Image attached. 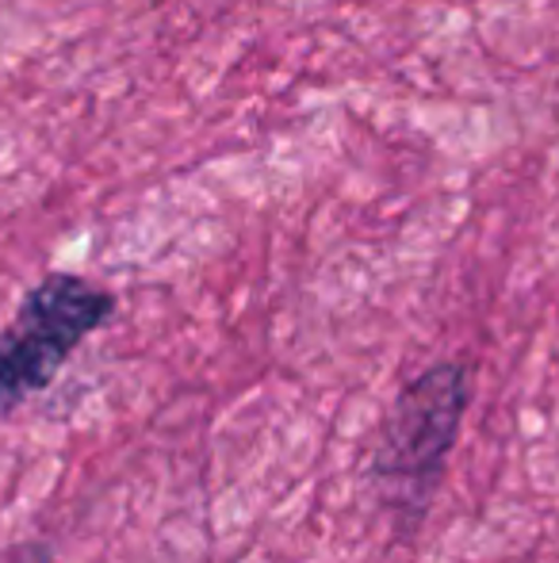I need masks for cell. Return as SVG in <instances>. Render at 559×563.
<instances>
[{
  "mask_svg": "<svg viewBox=\"0 0 559 563\" xmlns=\"http://www.w3.org/2000/svg\"><path fill=\"white\" fill-rule=\"evenodd\" d=\"M112 311L115 299L81 276L54 273L35 284L12 327L0 330V415L46 391L74 349L104 327Z\"/></svg>",
  "mask_w": 559,
  "mask_h": 563,
  "instance_id": "1",
  "label": "cell"
},
{
  "mask_svg": "<svg viewBox=\"0 0 559 563\" xmlns=\"http://www.w3.org/2000/svg\"><path fill=\"white\" fill-rule=\"evenodd\" d=\"M468 407V372L460 364H437L422 372L391 407L376 449V475L388 483L425 490L448 456Z\"/></svg>",
  "mask_w": 559,
  "mask_h": 563,
  "instance_id": "2",
  "label": "cell"
}]
</instances>
